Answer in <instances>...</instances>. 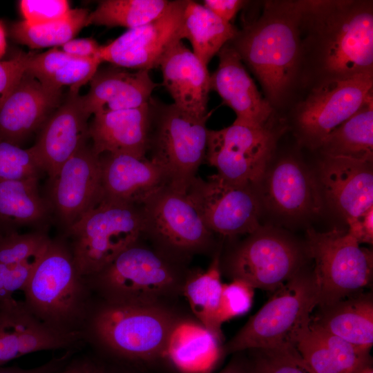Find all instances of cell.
<instances>
[{
  "instance_id": "cell-1",
  "label": "cell",
  "mask_w": 373,
  "mask_h": 373,
  "mask_svg": "<svg viewBox=\"0 0 373 373\" xmlns=\"http://www.w3.org/2000/svg\"><path fill=\"white\" fill-rule=\"evenodd\" d=\"M300 4L298 89L373 73L372 1L300 0Z\"/></svg>"
},
{
  "instance_id": "cell-2",
  "label": "cell",
  "mask_w": 373,
  "mask_h": 373,
  "mask_svg": "<svg viewBox=\"0 0 373 373\" xmlns=\"http://www.w3.org/2000/svg\"><path fill=\"white\" fill-rule=\"evenodd\" d=\"M300 17V0L266 1L260 17L229 41L274 110L286 106L298 90Z\"/></svg>"
},
{
  "instance_id": "cell-3",
  "label": "cell",
  "mask_w": 373,
  "mask_h": 373,
  "mask_svg": "<svg viewBox=\"0 0 373 373\" xmlns=\"http://www.w3.org/2000/svg\"><path fill=\"white\" fill-rule=\"evenodd\" d=\"M184 314L177 305L93 304L83 333L102 356L143 370L166 359L170 338Z\"/></svg>"
},
{
  "instance_id": "cell-4",
  "label": "cell",
  "mask_w": 373,
  "mask_h": 373,
  "mask_svg": "<svg viewBox=\"0 0 373 373\" xmlns=\"http://www.w3.org/2000/svg\"><path fill=\"white\" fill-rule=\"evenodd\" d=\"M192 269L141 237L100 271L85 277L99 300L117 304L175 305Z\"/></svg>"
},
{
  "instance_id": "cell-5",
  "label": "cell",
  "mask_w": 373,
  "mask_h": 373,
  "mask_svg": "<svg viewBox=\"0 0 373 373\" xmlns=\"http://www.w3.org/2000/svg\"><path fill=\"white\" fill-rule=\"evenodd\" d=\"M23 292L26 307L42 323L61 333L84 334L93 294L66 242L51 240Z\"/></svg>"
},
{
  "instance_id": "cell-6",
  "label": "cell",
  "mask_w": 373,
  "mask_h": 373,
  "mask_svg": "<svg viewBox=\"0 0 373 373\" xmlns=\"http://www.w3.org/2000/svg\"><path fill=\"white\" fill-rule=\"evenodd\" d=\"M318 304L313 271L302 269L274 290L267 302L222 345L224 354L295 347L297 331L310 320Z\"/></svg>"
},
{
  "instance_id": "cell-7",
  "label": "cell",
  "mask_w": 373,
  "mask_h": 373,
  "mask_svg": "<svg viewBox=\"0 0 373 373\" xmlns=\"http://www.w3.org/2000/svg\"><path fill=\"white\" fill-rule=\"evenodd\" d=\"M143 232L142 204L102 200L66 231L79 274L90 276L137 241Z\"/></svg>"
},
{
  "instance_id": "cell-8",
  "label": "cell",
  "mask_w": 373,
  "mask_h": 373,
  "mask_svg": "<svg viewBox=\"0 0 373 373\" xmlns=\"http://www.w3.org/2000/svg\"><path fill=\"white\" fill-rule=\"evenodd\" d=\"M142 212V237L168 257L189 265L195 256L217 251L215 234L186 193L165 186L144 201Z\"/></svg>"
},
{
  "instance_id": "cell-9",
  "label": "cell",
  "mask_w": 373,
  "mask_h": 373,
  "mask_svg": "<svg viewBox=\"0 0 373 373\" xmlns=\"http://www.w3.org/2000/svg\"><path fill=\"white\" fill-rule=\"evenodd\" d=\"M209 114L198 117L173 103L153 100L147 153L166 173L169 186L186 193L206 157Z\"/></svg>"
},
{
  "instance_id": "cell-10",
  "label": "cell",
  "mask_w": 373,
  "mask_h": 373,
  "mask_svg": "<svg viewBox=\"0 0 373 373\" xmlns=\"http://www.w3.org/2000/svg\"><path fill=\"white\" fill-rule=\"evenodd\" d=\"M347 231H307L305 250L314 261L313 274L323 307L363 292L372 278L373 254Z\"/></svg>"
},
{
  "instance_id": "cell-11",
  "label": "cell",
  "mask_w": 373,
  "mask_h": 373,
  "mask_svg": "<svg viewBox=\"0 0 373 373\" xmlns=\"http://www.w3.org/2000/svg\"><path fill=\"white\" fill-rule=\"evenodd\" d=\"M223 257L221 274L254 289L274 291L303 269L305 247L283 233L260 227Z\"/></svg>"
},
{
  "instance_id": "cell-12",
  "label": "cell",
  "mask_w": 373,
  "mask_h": 373,
  "mask_svg": "<svg viewBox=\"0 0 373 373\" xmlns=\"http://www.w3.org/2000/svg\"><path fill=\"white\" fill-rule=\"evenodd\" d=\"M307 91L292 108L291 124L298 142L316 149L373 95V73L326 82Z\"/></svg>"
},
{
  "instance_id": "cell-13",
  "label": "cell",
  "mask_w": 373,
  "mask_h": 373,
  "mask_svg": "<svg viewBox=\"0 0 373 373\" xmlns=\"http://www.w3.org/2000/svg\"><path fill=\"white\" fill-rule=\"evenodd\" d=\"M276 134L271 126L234 121L220 130H209L205 160L227 181L256 188L269 167Z\"/></svg>"
},
{
  "instance_id": "cell-14",
  "label": "cell",
  "mask_w": 373,
  "mask_h": 373,
  "mask_svg": "<svg viewBox=\"0 0 373 373\" xmlns=\"http://www.w3.org/2000/svg\"><path fill=\"white\" fill-rule=\"evenodd\" d=\"M186 194L214 234L233 237L258 229L262 202L255 188L231 183L218 174L198 175Z\"/></svg>"
},
{
  "instance_id": "cell-15",
  "label": "cell",
  "mask_w": 373,
  "mask_h": 373,
  "mask_svg": "<svg viewBox=\"0 0 373 373\" xmlns=\"http://www.w3.org/2000/svg\"><path fill=\"white\" fill-rule=\"evenodd\" d=\"M187 0L170 1L165 12L141 26L128 29L98 52L102 62L124 68L159 67L164 55L183 39L184 13Z\"/></svg>"
},
{
  "instance_id": "cell-16",
  "label": "cell",
  "mask_w": 373,
  "mask_h": 373,
  "mask_svg": "<svg viewBox=\"0 0 373 373\" xmlns=\"http://www.w3.org/2000/svg\"><path fill=\"white\" fill-rule=\"evenodd\" d=\"M65 231L102 200L99 155L86 144L61 167L50 181L46 198Z\"/></svg>"
},
{
  "instance_id": "cell-17",
  "label": "cell",
  "mask_w": 373,
  "mask_h": 373,
  "mask_svg": "<svg viewBox=\"0 0 373 373\" xmlns=\"http://www.w3.org/2000/svg\"><path fill=\"white\" fill-rule=\"evenodd\" d=\"M261 202L276 213L303 217L319 213L323 198L317 178L298 160L280 159L255 189Z\"/></svg>"
},
{
  "instance_id": "cell-18",
  "label": "cell",
  "mask_w": 373,
  "mask_h": 373,
  "mask_svg": "<svg viewBox=\"0 0 373 373\" xmlns=\"http://www.w3.org/2000/svg\"><path fill=\"white\" fill-rule=\"evenodd\" d=\"M84 339V334H65L48 327L23 302L12 298L0 303V366L39 351L76 348Z\"/></svg>"
},
{
  "instance_id": "cell-19",
  "label": "cell",
  "mask_w": 373,
  "mask_h": 373,
  "mask_svg": "<svg viewBox=\"0 0 373 373\" xmlns=\"http://www.w3.org/2000/svg\"><path fill=\"white\" fill-rule=\"evenodd\" d=\"M79 93L69 90L64 102L52 113L31 147L50 181L89 137L88 119Z\"/></svg>"
},
{
  "instance_id": "cell-20",
  "label": "cell",
  "mask_w": 373,
  "mask_h": 373,
  "mask_svg": "<svg viewBox=\"0 0 373 373\" xmlns=\"http://www.w3.org/2000/svg\"><path fill=\"white\" fill-rule=\"evenodd\" d=\"M61 94L26 70L0 107V140L20 146L59 107Z\"/></svg>"
},
{
  "instance_id": "cell-21",
  "label": "cell",
  "mask_w": 373,
  "mask_h": 373,
  "mask_svg": "<svg viewBox=\"0 0 373 373\" xmlns=\"http://www.w3.org/2000/svg\"><path fill=\"white\" fill-rule=\"evenodd\" d=\"M317 180L323 198L346 221L373 207L372 163L325 156Z\"/></svg>"
},
{
  "instance_id": "cell-22",
  "label": "cell",
  "mask_w": 373,
  "mask_h": 373,
  "mask_svg": "<svg viewBox=\"0 0 373 373\" xmlns=\"http://www.w3.org/2000/svg\"><path fill=\"white\" fill-rule=\"evenodd\" d=\"M219 63L210 75V89L218 93L224 103L236 113L235 121L269 126L274 109L263 97L243 62L229 42L218 53Z\"/></svg>"
},
{
  "instance_id": "cell-23",
  "label": "cell",
  "mask_w": 373,
  "mask_h": 373,
  "mask_svg": "<svg viewBox=\"0 0 373 373\" xmlns=\"http://www.w3.org/2000/svg\"><path fill=\"white\" fill-rule=\"evenodd\" d=\"M99 157L102 200L141 205L169 185L165 171L147 157L104 153Z\"/></svg>"
},
{
  "instance_id": "cell-24",
  "label": "cell",
  "mask_w": 373,
  "mask_h": 373,
  "mask_svg": "<svg viewBox=\"0 0 373 373\" xmlns=\"http://www.w3.org/2000/svg\"><path fill=\"white\" fill-rule=\"evenodd\" d=\"M153 99L140 107L94 115L88 125L92 149L104 153L146 157Z\"/></svg>"
},
{
  "instance_id": "cell-25",
  "label": "cell",
  "mask_w": 373,
  "mask_h": 373,
  "mask_svg": "<svg viewBox=\"0 0 373 373\" xmlns=\"http://www.w3.org/2000/svg\"><path fill=\"white\" fill-rule=\"evenodd\" d=\"M89 82L88 92L81 97L90 116L144 105L157 86L149 70L131 72L114 65L98 68Z\"/></svg>"
},
{
  "instance_id": "cell-26",
  "label": "cell",
  "mask_w": 373,
  "mask_h": 373,
  "mask_svg": "<svg viewBox=\"0 0 373 373\" xmlns=\"http://www.w3.org/2000/svg\"><path fill=\"white\" fill-rule=\"evenodd\" d=\"M163 85L180 109L198 117L208 115L210 74L207 66L182 41L162 58Z\"/></svg>"
},
{
  "instance_id": "cell-27",
  "label": "cell",
  "mask_w": 373,
  "mask_h": 373,
  "mask_svg": "<svg viewBox=\"0 0 373 373\" xmlns=\"http://www.w3.org/2000/svg\"><path fill=\"white\" fill-rule=\"evenodd\" d=\"M311 321L345 341L370 350L373 345V297L361 292L335 303L317 307Z\"/></svg>"
},
{
  "instance_id": "cell-28",
  "label": "cell",
  "mask_w": 373,
  "mask_h": 373,
  "mask_svg": "<svg viewBox=\"0 0 373 373\" xmlns=\"http://www.w3.org/2000/svg\"><path fill=\"white\" fill-rule=\"evenodd\" d=\"M222 342L194 316L183 320L173 331L166 359L182 373H208L223 352Z\"/></svg>"
},
{
  "instance_id": "cell-29",
  "label": "cell",
  "mask_w": 373,
  "mask_h": 373,
  "mask_svg": "<svg viewBox=\"0 0 373 373\" xmlns=\"http://www.w3.org/2000/svg\"><path fill=\"white\" fill-rule=\"evenodd\" d=\"M38 179H0V232L26 226L44 230L48 224L52 214L46 198L39 193Z\"/></svg>"
},
{
  "instance_id": "cell-30",
  "label": "cell",
  "mask_w": 373,
  "mask_h": 373,
  "mask_svg": "<svg viewBox=\"0 0 373 373\" xmlns=\"http://www.w3.org/2000/svg\"><path fill=\"white\" fill-rule=\"evenodd\" d=\"M220 254V250L214 254L207 270L191 269L184 287L183 297L195 318L223 343L220 321L223 284Z\"/></svg>"
},
{
  "instance_id": "cell-31",
  "label": "cell",
  "mask_w": 373,
  "mask_h": 373,
  "mask_svg": "<svg viewBox=\"0 0 373 373\" xmlns=\"http://www.w3.org/2000/svg\"><path fill=\"white\" fill-rule=\"evenodd\" d=\"M318 149L324 156L372 163L373 95L354 114L329 133Z\"/></svg>"
},
{
  "instance_id": "cell-32",
  "label": "cell",
  "mask_w": 373,
  "mask_h": 373,
  "mask_svg": "<svg viewBox=\"0 0 373 373\" xmlns=\"http://www.w3.org/2000/svg\"><path fill=\"white\" fill-rule=\"evenodd\" d=\"M238 31L231 22L223 21L202 4L186 1L183 39L190 41L193 52L206 66Z\"/></svg>"
},
{
  "instance_id": "cell-33",
  "label": "cell",
  "mask_w": 373,
  "mask_h": 373,
  "mask_svg": "<svg viewBox=\"0 0 373 373\" xmlns=\"http://www.w3.org/2000/svg\"><path fill=\"white\" fill-rule=\"evenodd\" d=\"M88 10L71 9L68 15L55 21L31 24L25 21L15 23L10 28L12 37L31 48H57L73 39L87 26Z\"/></svg>"
},
{
  "instance_id": "cell-34",
  "label": "cell",
  "mask_w": 373,
  "mask_h": 373,
  "mask_svg": "<svg viewBox=\"0 0 373 373\" xmlns=\"http://www.w3.org/2000/svg\"><path fill=\"white\" fill-rule=\"evenodd\" d=\"M167 0H103L89 13L87 26H122L128 29L146 24L162 15Z\"/></svg>"
},
{
  "instance_id": "cell-35",
  "label": "cell",
  "mask_w": 373,
  "mask_h": 373,
  "mask_svg": "<svg viewBox=\"0 0 373 373\" xmlns=\"http://www.w3.org/2000/svg\"><path fill=\"white\" fill-rule=\"evenodd\" d=\"M50 241L44 230L26 233L0 232V263L14 264L30 259L44 252Z\"/></svg>"
},
{
  "instance_id": "cell-36",
  "label": "cell",
  "mask_w": 373,
  "mask_h": 373,
  "mask_svg": "<svg viewBox=\"0 0 373 373\" xmlns=\"http://www.w3.org/2000/svg\"><path fill=\"white\" fill-rule=\"evenodd\" d=\"M309 322L310 320L297 331L294 341L301 357L315 373H344L332 352L311 327Z\"/></svg>"
},
{
  "instance_id": "cell-37",
  "label": "cell",
  "mask_w": 373,
  "mask_h": 373,
  "mask_svg": "<svg viewBox=\"0 0 373 373\" xmlns=\"http://www.w3.org/2000/svg\"><path fill=\"white\" fill-rule=\"evenodd\" d=\"M44 170L30 147L21 146L0 140V179L17 180L39 178Z\"/></svg>"
},
{
  "instance_id": "cell-38",
  "label": "cell",
  "mask_w": 373,
  "mask_h": 373,
  "mask_svg": "<svg viewBox=\"0 0 373 373\" xmlns=\"http://www.w3.org/2000/svg\"><path fill=\"white\" fill-rule=\"evenodd\" d=\"M255 373H315L296 347L276 350H247Z\"/></svg>"
},
{
  "instance_id": "cell-39",
  "label": "cell",
  "mask_w": 373,
  "mask_h": 373,
  "mask_svg": "<svg viewBox=\"0 0 373 373\" xmlns=\"http://www.w3.org/2000/svg\"><path fill=\"white\" fill-rule=\"evenodd\" d=\"M101 63L98 54L91 58H73L42 84L54 90L68 86L69 90L79 93V88L90 81Z\"/></svg>"
},
{
  "instance_id": "cell-40",
  "label": "cell",
  "mask_w": 373,
  "mask_h": 373,
  "mask_svg": "<svg viewBox=\"0 0 373 373\" xmlns=\"http://www.w3.org/2000/svg\"><path fill=\"white\" fill-rule=\"evenodd\" d=\"M44 252L21 262L0 263V303L14 298L15 292L23 291Z\"/></svg>"
},
{
  "instance_id": "cell-41",
  "label": "cell",
  "mask_w": 373,
  "mask_h": 373,
  "mask_svg": "<svg viewBox=\"0 0 373 373\" xmlns=\"http://www.w3.org/2000/svg\"><path fill=\"white\" fill-rule=\"evenodd\" d=\"M254 298V288L240 280H233L223 284L221 303V323L246 314L251 308Z\"/></svg>"
},
{
  "instance_id": "cell-42",
  "label": "cell",
  "mask_w": 373,
  "mask_h": 373,
  "mask_svg": "<svg viewBox=\"0 0 373 373\" xmlns=\"http://www.w3.org/2000/svg\"><path fill=\"white\" fill-rule=\"evenodd\" d=\"M19 7L23 21L31 24L60 20L66 17L71 10L66 0H21Z\"/></svg>"
},
{
  "instance_id": "cell-43",
  "label": "cell",
  "mask_w": 373,
  "mask_h": 373,
  "mask_svg": "<svg viewBox=\"0 0 373 373\" xmlns=\"http://www.w3.org/2000/svg\"><path fill=\"white\" fill-rule=\"evenodd\" d=\"M73 58L77 57L68 55L57 47L52 48L41 54H30L26 70L44 83Z\"/></svg>"
},
{
  "instance_id": "cell-44",
  "label": "cell",
  "mask_w": 373,
  "mask_h": 373,
  "mask_svg": "<svg viewBox=\"0 0 373 373\" xmlns=\"http://www.w3.org/2000/svg\"><path fill=\"white\" fill-rule=\"evenodd\" d=\"M30 55L21 52L8 60L0 61V107L25 73Z\"/></svg>"
},
{
  "instance_id": "cell-45",
  "label": "cell",
  "mask_w": 373,
  "mask_h": 373,
  "mask_svg": "<svg viewBox=\"0 0 373 373\" xmlns=\"http://www.w3.org/2000/svg\"><path fill=\"white\" fill-rule=\"evenodd\" d=\"M348 233L360 244L373 242V207L346 221Z\"/></svg>"
},
{
  "instance_id": "cell-46",
  "label": "cell",
  "mask_w": 373,
  "mask_h": 373,
  "mask_svg": "<svg viewBox=\"0 0 373 373\" xmlns=\"http://www.w3.org/2000/svg\"><path fill=\"white\" fill-rule=\"evenodd\" d=\"M75 352L76 349L67 350L61 356L52 358L46 363L32 368L0 366V373H55L62 367Z\"/></svg>"
},
{
  "instance_id": "cell-47",
  "label": "cell",
  "mask_w": 373,
  "mask_h": 373,
  "mask_svg": "<svg viewBox=\"0 0 373 373\" xmlns=\"http://www.w3.org/2000/svg\"><path fill=\"white\" fill-rule=\"evenodd\" d=\"M100 46L91 38L72 39L61 46L60 49L73 57L87 59L96 56Z\"/></svg>"
},
{
  "instance_id": "cell-48",
  "label": "cell",
  "mask_w": 373,
  "mask_h": 373,
  "mask_svg": "<svg viewBox=\"0 0 373 373\" xmlns=\"http://www.w3.org/2000/svg\"><path fill=\"white\" fill-rule=\"evenodd\" d=\"M246 3L241 0H205L202 5L223 21L231 22Z\"/></svg>"
},
{
  "instance_id": "cell-49",
  "label": "cell",
  "mask_w": 373,
  "mask_h": 373,
  "mask_svg": "<svg viewBox=\"0 0 373 373\" xmlns=\"http://www.w3.org/2000/svg\"><path fill=\"white\" fill-rule=\"evenodd\" d=\"M93 373H143V370L105 357L95 358Z\"/></svg>"
},
{
  "instance_id": "cell-50",
  "label": "cell",
  "mask_w": 373,
  "mask_h": 373,
  "mask_svg": "<svg viewBox=\"0 0 373 373\" xmlns=\"http://www.w3.org/2000/svg\"><path fill=\"white\" fill-rule=\"evenodd\" d=\"M95 358L88 356H75L55 373H93L95 368Z\"/></svg>"
},
{
  "instance_id": "cell-51",
  "label": "cell",
  "mask_w": 373,
  "mask_h": 373,
  "mask_svg": "<svg viewBox=\"0 0 373 373\" xmlns=\"http://www.w3.org/2000/svg\"><path fill=\"white\" fill-rule=\"evenodd\" d=\"M219 373H255L251 357L247 358L243 351L234 353L229 363Z\"/></svg>"
},
{
  "instance_id": "cell-52",
  "label": "cell",
  "mask_w": 373,
  "mask_h": 373,
  "mask_svg": "<svg viewBox=\"0 0 373 373\" xmlns=\"http://www.w3.org/2000/svg\"><path fill=\"white\" fill-rule=\"evenodd\" d=\"M6 49V39L4 28L0 23V59L4 55Z\"/></svg>"
},
{
  "instance_id": "cell-53",
  "label": "cell",
  "mask_w": 373,
  "mask_h": 373,
  "mask_svg": "<svg viewBox=\"0 0 373 373\" xmlns=\"http://www.w3.org/2000/svg\"><path fill=\"white\" fill-rule=\"evenodd\" d=\"M360 373H373L372 368L370 365L365 367Z\"/></svg>"
}]
</instances>
